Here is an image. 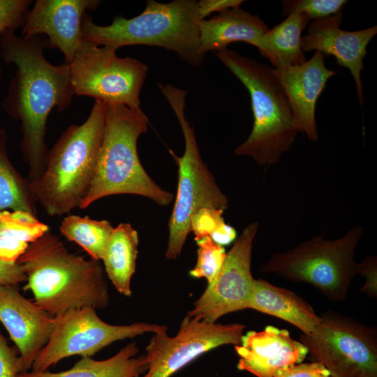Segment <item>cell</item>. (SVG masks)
<instances>
[{
  "instance_id": "obj_1",
  "label": "cell",
  "mask_w": 377,
  "mask_h": 377,
  "mask_svg": "<svg viewBox=\"0 0 377 377\" xmlns=\"http://www.w3.org/2000/svg\"><path fill=\"white\" fill-rule=\"evenodd\" d=\"M47 38L36 36H17L13 30L0 36V55L6 64L17 67L2 102L7 114L21 122L20 149L29 166L28 179L32 183L43 174L48 150L45 133L48 116L71 105L74 91L69 64L53 65L44 56Z\"/></svg>"
},
{
  "instance_id": "obj_2",
  "label": "cell",
  "mask_w": 377,
  "mask_h": 377,
  "mask_svg": "<svg viewBox=\"0 0 377 377\" xmlns=\"http://www.w3.org/2000/svg\"><path fill=\"white\" fill-rule=\"evenodd\" d=\"M17 263L27 277L24 289L52 316L84 306L101 309L109 304L100 261L71 253L50 230L30 243Z\"/></svg>"
},
{
  "instance_id": "obj_3",
  "label": "cell",
  "mask_w": 377,
  "mask_h": 377,
  "mask_svg": "<svg viewBox=\"0 0 377 377\" xmlns=\"http://www.w3.org/2000/svg\"><path fill=\"white\" fill-rule=\"evenodd\" d=\"M107 103L95 100L88 118L69 126L48 150L43 174L31 188L50 216L80 207L94 179L101 145Z\"/></svg>"
},
{
  "instance_id": "obj_4",
  "label": "cell",
  "mask_w": 377,
  "mask_h": 377,
  "mask_svg": "<svg viewBox=\"0 0 377 377\" xmlns=\"http://www.w3.org/2000/svg\"><path fill=\"white\" fill-rule=\"evenodd\" d=\"M148 124L149 119L142 110L107 103L94 179L80 209H84L98 200L119 194L140 195L161 206L171 203L173 194L149 177L138 156V140L147 131Z\"/></svg>"
},
{
  "instance_id": "obj_5",
  "label": "cell",
  "mask_w": 377,
  "mask_h": 377,
  "mask_svg": "<svg viewBox=\"0 0 377 377\" xmlns=\"http://www.w3.org/2000/svg\"><path fill=\"white\" fill-rule=\"evenodd\" d=\"M200 17L198 1L175 0L168 3L147 1L138 15L117 16L109 25H98L86 15L82 40L117 49L127 45L156 46L173 51L193 67H200L205 55L200 50Z\"/></svg>"
},
{
  "instance_id": "obj_6",
  "label": "cell",
  "mask_w": 377,
  "mask_h": 377,
  "mask_svg": "<svg viewBox=\"0 0 377 377\" xmlns=\"http://www.w3.org/2000/svg\"><path fill=\"white\" fill-rule=\"evenodd\" d=\"M215 54L245 86L251 98L253 128L235 153L251 157L260 166L276 163L301 131L273 69L228 48Z\"/></svg>"
},
{
  "instance_id": "obj_7",
  "label": "cell",
  "mask_w": 377,
  "mask_h": 377,
  "mask_svg": "<svg viewBox=\"0 0 377 377\" xmlns=\"http://www.w3.org/2000/svg\"><path fill=\"white\" fill-rule=\"evenodd\" d=\"M363 233L364 227L357 225L335 239L315 236L292 249L274 253L260 270L291 281L307 283L330 301H343L357 274L355 251Z\"/></svg>"
},
{
  "instance_id": "obj_8",
  "label": "cell",
  "mask_w": 377,
  "mask_h": 377,
  "mask_svg": "<svg viewBox=\"0 0 377 377\" xmlns=\"http://www.w3.org/2000/svg\"><path fill=\"white\" fill-rule=\"evenodd\" d=\"M158 87L172 109L182 131L185 149L182 156L170 150L178 165V185L169 221V239L165 257L176 259L191 232L192 216L202 208L225 211L228 200L202 158L193 128L184 113L187 92L173 85L158 83Z\"/></svg>"
},
{
  "instance_id": "obj_9",
  "label": "cell",
  "mask_w": 377,
  "mask_h": 377,
  "mask_svg": "<svg viewBox=\"0 0 377 377\" xmlns=\"http://www.w3.org/2000/svg\"><path fill=\"white\" fill-rule=\"evenodd\" d=\"M300 341L333 377H377V330L329 310Z\"/></svg>"
},
{
  "instance_id": "obj_10",
  "label": "cell",
  "mask_w": 377,
  "mask_h": 377,
  "mask_svg": "<svg viewBox=\"0 0 377 377\" xmlns=\"http://www.w3.org/2000/svg\"><path fill=\"white\" fill-rule=\"evenodd\" d=\"M117 50L82 40L69 64L74 94L141 110L140 94L148 66L133 58L119 57Z\"/></svg>"
},
{
  "instance_id": "obj_11",
  "label": "cell",
  "mask_w": 377,
  "mask_h": 377,
  "mask_svg": "<svg viewBox=\"0 0 377 377\" xmlns=\"http://www.w3.org/2000/svg\"><path fill=\"white\" fill-rule=\"evenodd\" d=\"M54 317L50 338L30 371L44 372L64 358L75 355L91 357L114 341L168 330L165 325L146 323L111 325L102 320L95 309L88 306L70 309Z\"/></svg>"
},
{
  "instance_id": "obj_12",
  "label": "cell",
  "mask_w": 377,
  "mask_h": 377,
  "mask_svg": "<svg viewBox=\"0 0 377 377\" xmlns=\"http://www.w3.org/2000/svg\"><path fill=\"white\" fill-rule=\"evenodd\" d=\"M245 326L207 323L186 316L177 334L155 333L146 348L147 370L143 377H171L202 354L226 344L238 345Z\"/></svg>"
},
{
  "instance_id": "obj_13",
  "label": "cell",
  "mask_w": 377,
  "mask_h": 377,
  "mask_svg": "<svg viewBox=\"0 0 377 377\" xmlns=\"http://www.w3.org/2000/svg\"><path fill=\"white\" fill-rule=\"evenodd\" d=\"M258 230L256 221L244 228L226 253L221 269L208 283L188 316L216 323L227 313L247 309L255 281L251 263L253 242Z\"/></svg>"
},
{
  "instance_id": "obj_14",
  "label": "cell",
  "mask_w": 377,
  "mask_h": 377,
  "mask_svg": "<svg viewBox=\"0 0 377 377\" xmlns=\"http://www.w3.org/2000/svg\"><path fill=\"white\" fill-rule=\"evenodd\" d=\"M97 0H37L28 11L21 36H47V47L57 48L70 64L82 43L87 10H96Z\"/></svg>"
},
{
  "instance_id": "obj_15",
  "label": "cell",
  "mask_w": 377,
  "mask_h": 377,
  "mask_svg": "<svg viewBox=\"0 0 377 377\" xmlns=\"http://www.w3.org/2000/svg\"><path fill=\"white\" fill-rule=\"evenodd\" d=\"M14 286L0 285V322L17 348L22 373L31 371L36 357L47 343L54 317Z\"/></svg>"
},
{
  "instance_id": "obj_16",
  "label": "cell",
  "mask_w": 377,
  "mask_h": 377,
  "mask_svg": "<svg viewBox=\"0 0 377 377\" xmlns=\"http://www.w3.org/2000/svg\"><path fill=\"white\" fill-rule=\"evenodd\" d=\"M343 14L313 20L306 35L302 37V48L304 52L318 51L323 55L334 56L336 63L348 68L355 83L360 105L364 103L361 72L367 48L377 34V26L358 31L341 29Z\"/></svg>"
},
{
  "instance_id": "obj_17",
  "label": "cell",
  "mask_w": 377,
  "mask_h": 377,
  "mask_svg": "<svg viewBox=\"0 0 377 377\" xmlns=\"http://www.w3.org/2000/svg\"><path fill=\"white\" fill-rule=\"evenodd\" d=\"M273 73L283 90L301 131L313 142L318 140L316 105L327 80L337 71L325 66L324 55L316 51L302 64L274 68Z\"/></svg>"
},
{
  "instance_id": "obj_18",
  "label": "cell",
  "mask_w": 377,
  "mask_h": 377,
  "mask_svg": "<svg viewBox=\"0 0 377 377\" xmlns=\"http://www.w3.org/2000/svg\"><path fill=\"white\" fill-rule=\"evenodd\" d=\"M235 349L239 357L238 369L257 377H274L278 371L302 362L309 354L287 330L272 325L243 334Z\"/></svg>"
},
{
  "instance_id": "obj_19",
  "label": "cell",
  "mask_w": 377,
  "mask_h": 377,
  "mask_svg": "<svg viewBox=\"0 0 377 377\" xmlns=\"http://www.w3.org/2000/svg\"><path fill=\"white\" fill-rule=\"evenodd\" d=\"M267 24L257 15L240 7L228 9L200 23V50L209 51L227 48L232 43L243 42L258 47Z\"/></svg>"
},
{
  "instance_id": "obj_20",
  "label": "cell",
  "mask_w": 377,
  "mask_h": 377,
  "mask_svg": "<svg viewBox=\"0 0 377 377\" xmlns=\"http://www.w3.org/2000/svg\"><path fill=\"white\" fill-rule=\"evenodd\" d=\"M247 308L281 318L310 334L320 323L313 307L302 297L288 289L262 279H255Z\"/></svg>"
},
{
  "instance_id": "obj_21",
  "label": "cell",
  "mask_w": 377,
  "mask_h": 377,
  "mask_svg": "<svg viewBox=\"0 0 377 377\" xmlns=\"http://www.w3.org/2000/svg\"><path fill=\"white\" fill-rule=\"evenodd\" d=\"M138 351L136 343L132 342L104 360L84 357L64 371H27L20 373L18 377H139L147 371V362L145 355L137 356Z\"/></svg>"
},
{
  "instance_id": "obj_22",
  "label": "cell",
  "mask_w": 377,
  "mask_h": 377,
  "mask_svg": "<svg viewBox=\"0 0 377 377\" xmlns=\"http://www.w3.org/2000/svg\"><path fill=\"white\" fill-rule=\"evenodd\" d=\"M309 22L305 15L293 12L262 36L257 47L275 68L302 64L306 61L302 48V32Z\"/></svg>"
},
{
  "instance_id": "obj_23",
  "label": "cell",
  "mask_w": 377,
  "mask_h": 377,
  "mask_svg": "<svg viewBox=\"0 0 377 377\" xmlns=\"http://www.w3.org/2000/svg\"><path fill=\"white\" fill-rule=\"evenodd\" d=\"M139 238L128 223L114 228L107 242L102 260L104 271L117 290L131 295V280L135 271Z\"/></svg>"
},
{
  "instance_id": "obj_24",
  "label": "cell",
  "mask_w": 377,
  "mask_h": 377,
  "mask_svg": "<svg viewBox=\"0 0 377 377\" xmlns=\"http://www.w3.org/2000/svg\"><path fill=\"white\" fill-rule=\"evenodd\" d=\"M48 230L47 225L29 212L0 211V263H17L29 244Z\"/></svg>"
},
{
  "instance_id": "obj_25",
  "label": "cell",
  "mask_w": 377,
  "mask_h": 377,
  "mask_svg": "<svg viewBox=\"0 0 377 377\" xmlns=\"http://www.w3.org/2000/svg\"><path fill=\"white\" fill-rule=\"evenodd\" d=\"M8 136L0 128V211L22 210L37 216V201L28 178L11 163L6 150Z\"/></svg>"
},
{
  "instance_id": "obj_26",
  "label": "cell",
  "mask_w": 377,
  "mask_h": 377,
  "mask_svg": "<svg viewBox=\"0 0 377 377\" xmlns=\"http://www.w3.org/2000/svg\"><path fill=\"white\" fill-rule=\"evenodd\" d=\"M59 229L63 236L77 244L91 258L100 261L114 227L107 220L68 214L63 219Z\"/></svg>"
},
{
  "instance_id": "obj_27",
  "label": "cell",
  "mask_w": 377,
  "mask_h": 377,
  "mask_svg": "<svg viewBox=\"0 0 377 377\" xmlns=\"http://www.w3.org/2000/svg\"><path fill=\"white\" fill-rule=\"evenodd\" d=\"M223 210L202 208L191 218V229L195 239L209 236L222 246L231 244L237 237L235 229L227 224L223 217Z\"/></svg>"
},
{
  "instance_id": "obj_28",
  "label": "cell",
  "mask_w": 377,
  "mask_h": 377,
  "mask_svg": "<svg viewBox=\"0 0 377 377\" xmlns=\"http://www.w3.org/2000/svg\"><path fill=\"white\" fill-rule=\"evenodd\" d=\"M195 240L198 246V260L189 274L195 278H205L209 283L221 269L226 253L223 246L215 243L209 236Z\"/></svg>"
},
{
  "instance_id": "obj_29",
  "label": "cell",
  "mask_w": 377,
  "mask_h": 377,
  "mask_svg": "<svg viewBox=\"0 0 377 377\" xmlns=\"http://www.w3.org/2000/svg\"><path fill=\"white\" fill-rule=\"evenodd\" d=\"M346 0H288L282 1L283 14L293 12L303 13L309 21L326 18L340 12L347 3Z\"/></svg>"
},
{
  "instance_id": "obj_30",
  "label": "cell",
  "mask_w": 377,
  "mask_h": 377,
  "mask_svg": "<svg viewBox=\"0 0 377 377\" xmlns=\"http://www.w3.org/2000/svg\"><path fill=\"white\" fill-rule=\"evenodd\" d=\"M29 0H0V36L22 27L31 3Z\"/></svg>"
},
{
  "instance_id": "obj_31",
  "label": "cell",
  "mask_w": 377,
  "mask_h": 377,
  "mask_svg": "<svg viewBox=\"0 0 377 377\" xmlns=\"http://www.w3.org/2000/svg\"><path fill=\"white\" fill-rule=\"evenodd\" d=\"M20 373V355L8 346L0 331V377H18Z\"/></svg>"
},
{
  "instance_id": "obj_32",
  "label": "cell",
  "mask_w": 377,
  "mask_h": 377,
  "mask_svg": "<svg viewBox=\"0 0 377 377\" xmlns=\"http://www.w3.org/2000/svg\"><path fill=\"white\" fill-rule=\"evenodd\" d=\"M357 274L365 277L364 285L360 290L368 296L377 297V258L376 256H367L357 263Z\"/></svg>"
},
{
  "instance_id": "obj_33",
  "label": "cell",
  "mask_w": 377,
  "mask_h": 377,
  "mask_svg": "<svg viewBox=\"0 0 377 377\" xmlns=\"http://www.w3.org/2000/svg\"><path fill=\"white\" fill-rule=\"evenodd\" d=\"M330 375L329 371L320 362L300 363L276 372L274 377H321Z\"/></svg>"
},
{
  "instance_id": "obj_34",
  "label": "cell",
  "mask_w": 377,
  "mask_h": 377,
  "mask_svg": "<svg viewBox=\"0 0 377 377\" xmlns=\"http://www.w3.org/2000/svg\"><path fill=\"white\" fill-rule=\"evenodd\" d=\"M242 0H200L198 1V10L202 20L212 13H222L228 9L238 8Z\"/></svg>"
},
{
  "instance_id": "obj_35",
  "label": "cell",
  "mask_w": 377,
  "mask_h": 377,
  "mask_svg": "<svg viewBox=\"0 0 377 377\" xmlns=\"http://www.w3.org/2000/svg\"><path fill=\"white\" fill-rule=\"evenodd\" d=\"M27 281L22 267L18 263H0V285L15 286Z\"/></svg>"
},
{
  "instance_id": "obj_36",
  "label": "cell",
  "mask_w": 377,
  "mask_h": 377,
  "mask_svg": "<svg viewBox=\"0 0 377 377\" xmlns=\"http://www.w3.org/2000/svg\"><path fill=\"white\" fill-rule=\"evenodd\" d=\"M321 377H333V376L329 375V376H321Z\"/></svg>"
}]
</instances>
